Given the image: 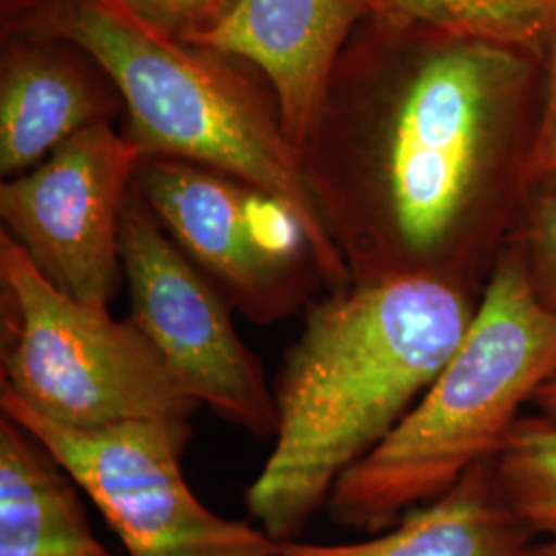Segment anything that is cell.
I'll list each match as a JSON object with an SVG mask.
<instances>
[{
	"instance_id": "ac0fdd59",
	"label": "cell",
	"mask_w": 556,
	"mask_h": 556,
	"mask_svg": "<svg viewBox=\"0 0 556 556\" xmlns=\"http://www.w3.org/2000/svg\"><path fill=\"white\" fill-rule=\"evenodd\" d=\"M548 179H556V38L544 60L540 116L526 165V188Z\"/></svg>"
},
{
	"instance_id": "8992f818",
	"label": "cell",
	"mask_w": 556,
	"mask_h": 556,
	"mask_svg": "<svg viewBox=\"0 0 556 556\" xmlns=\"http://www.w3.org/2000/svg\"><path fill=\"white\" fill-rule=\"evenodd\" d=\"M0 415L15 420L56 457L118 534L128 556H280L248 521L200 503L181 475L190 418L135 420L73 429L0 392Z\"/></svg>"
},
{
	"instance_id": "d6986e66",
	"label": "cell",
	"mask_w": 556,
	"mask_h": 556,
	"mask_svg": "<svg viewBox=\"0 0 556 556\" xmlns=\"http://www.w3.org/2000/svg\"><path fill=\"white\" fill-rule=\"evenodd\" d=\"M532 406L540 415L556 420V374L538 390Z\"/></svg>"
},
{
	"instance_id": "ba28073f",
	"label": "cell",
	"mask_w": 556,
	"mask_h": 556,
	"mask_svg": "<svg viewBox=\"0 0 556 556\" xmlns=\"http://www.w3.org/2000/svg\"><path fill=\"white\" fill-rule=\"evenodd\" d=\"M119 262L130 319L179 388L250 435L275 438V392L233 326V307L167 236L135 184L122 211Z\"/></svg>"
},
{
	"instance_id": "6da1fadb",
	"label": "cell",
	"mask_w": 556,
	"mask_h": 556,
	"mask_svg": "<svg viewBox=\"0 0 556 556\" xmlns=\"http://www.w3.org/2000/svg\"><path fill=\"white\" fill-rule=\"evenodd\" d=\"M544 60L374 13L346 41L298 147L353 280L431 275L468 289L526 192Z\"/></svg>"
},
{
	"instance_id": "7c38bea8",
	"label": "cell",
	"mask_w": 556,
	"mask_h": 556,
	"mask_svg": "<svg viewBox=\"0 0 556 556\" xmlns=\"http://www.w3.org/2000/svg\"><path fill=\"white\" fill-rule=\"evenodd\" d=\"M534 538L503 497L493 462H486L381 534L349 544L291 540L278 544V555L521 556Z\"/></svg>"
},
{
	"instance_id": "7a4b0ae2",
	"label": "cell",
	"mask_w": 556,
	"mask_h": 556,
	"mask_svg": "<svg viewBox=\"0 0 556 556\" xmlns=\"http://www.w3.org/2000/svg\"><path fill=\"white\" fill-rule=\"evenodd\" d=\"M475 309L466 287L410 273L353 280L305 307L278 374L275 447L245 491L260 530L298 540L435 381Z\"/></svg>"
},
{
	"instance_id": "5b68a950",
	"label": "cell",
	"mask_w": 556,
	"mask_h": 556,
	"mask_svg": "<svg viewBox=\"0 0 556 556\" xmlns=\"http://www.w3.org/2000/svg\"><path fill=\"white\" fill-rule=\"evenodd\" d=\"M0 392L73 429L200 408L128 318L71 299L0 229Z\"/></svg>"
},
{
	"instance_id": "9a60e30c",
	"label": "cell",
	"mask_w": 556,
	"mask_h": 556,
	"mask_svg": "<svg viewBox=\"0 0 556 556\" xmlns=\"http://www.w3.org/2000/svg\"><path fill=\"white\" fill-rule=\"evenodd\" d=\"M498 486L534 536L556 540V420L523 413L493 459Z\"/></svg>"
},
{
	"instance_id": "52a82bcc",
	"label": "cell",
	"mask_w": 556,
	"mask_h": 556,
	"mask_svg": "<svg viewBox=\"0 0 556 556\" xmlns=\"http://www.w3.org/2000/svg\"><path fill=\"white\" fill-rule=\"evenodd\" d=\"M137 192L233 309L277 324L326 293L298 217L273 194L192 161L142 155Z\"/></svg>"
},
{
	"instance_id": "9c48e42d",
	"label": "cell",
	"mask_w": 556,
	"mask_h": 556,
	"mask_svg": "<svg viewBox=\"0 0 556 556\" xmlns=\"http://www.w3.org/2000/svg\"><path fill=\"white\" fill-rule=\"evenodd\" d=\"M140 160L114 124H100L34 169L2 179V231L60 293L110 309L122 277V211Z\"/></svg>"
},
{
	"instance_id": "8fae6325",
	"label": "cell",
	"mask_w": 556,
	"mask_h": 556,
	"mask_svg": "<svg viewBox=\"0 0 556 556\" xmlns=\"http://www.w3.org/2000/svg\"><path fill=\"white\" fill-rule=\"evenodd\" d=\"M378 11V0H239L213 34L192 46L254 66L270 85L298 151L346 41Z\"/></svg>"
},
{
	"instance_id": "4fadbf2b",
	"label": "cell",
	"mask_w": 556,
	"mask_h": 556,
	"mask_svg": "<svg viewBox=\"0 0 556 556\" xmlns=\"http://www.w3.org/2000/svg\"><path fill=\"white\" fill-rule=\"evenodd\" d=\"M73 477L0 415V556H118L91 530Z\"/></svg>"
},
{
	"instance_id": "ffe728a7",
	"label": "cell",
	"mask_w": 556,
	"mask_h": 556,
	"mask_svg": "<svg viewBox=\"0 0 556 556\" xmlns=\"http://www.w3.org/2000/svg\"><path fill=\"white\" fill-rule=\"evenodd\" d=\"M521 556H556V540H534Z\"/></svg>"
},
{
	"instance_id": "277c9868",
	"label": "cell",
	"mask_w": 556,
	"mask_h": 556,
	"mask_svg": "<svg viewBox=\"0 0 556 556\" xmlns=\"http://www.w3.org/2000/svg\"><path fill=\"white\" fill-rule=\"evenodd\" d=\"M555 374L556 314L538 303L505 239L456 353L396 429L340 477L326 503L332 521L381 534L441 497L497 457Z\"/></svg>"
},
{
	"instance_id": "e0dca14e",
	"label": "cell",
	"mask_w": 556,
	"mask_h": 556,
	"mask_svg": "<svg viewBox=\"0 0 556 556\" xmlns=\"http://www.w3.org/2000/svg\"><path fill=\"white\" fill-rule=\"evenodd\" d=\"M140 17L155 25L163 34L199 43L213 34L239 0H124Z\"/></svg>"
},
{
	"instance_id": "5bb4252c",
	"label": "cell",
	"mask_w": 556,
	"mask_h": 556,
	"mask_svg": "<svg viewBox=\"0 0 556 556\" xmlns=\"http://www.w3.org/2000/svg\"><path fill=\"white\" fill-rule=\"evenodd\" d=\"M378 7L381 13L519 48L542 60L556 38V0H378Z\"/></svg>"
},
{
	"instance_id": "30bf717a",
	"label": "cell",
	"mask_w": 556,
	"mask_h": 556,
	"mask_svg": "<svg viewBox=\"0 0 556 556\" xmlns=\"http://www.w3.org/2000/svg\"><path fill=\"white\" fill-rule=\"evenodd\" d=\"M0 176L13 179L60 144L124 114L116 83L79 43L2 34Z\"/></svg>"
},
{
	"instance_id": "3957f363",
	"label": "cell",
	"mask_w": 556,
	"mask_h": 556,
	"mask_svg": "<svg viewBox=\"0 0 556 556\" xmlns=\"http://www.w3.org/2000/svg\"><path fill=\"white\" fill-rule=\"evenodd\" d=\"M0 27L79 43L116 83L119 132L142 155L200 163L273 194L303 225L326 291L353 282L307 192L277 98L254 66L163 34L124 0H0Z\"/></svg>"
},
{
	"instance_id": "2e32d148",
	"label": "cell",
	"mask_w": 556,
	"mask_h": 556,
	"mask_svg": "<svg viewBox=\"0 0 556 556\" xmlns=\"http://www.w3.org/2000/svg\"><path fill=\"white\" fill-rule=\"evenodd\" d=\"M507 241L521 256L538 303L556 314V179L526 188Z\"/></svg>"
}]
</instances>
